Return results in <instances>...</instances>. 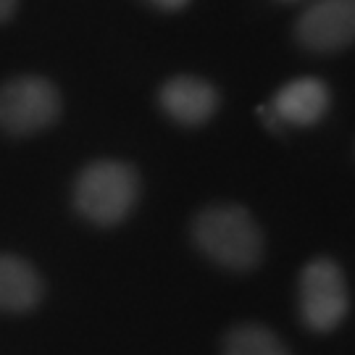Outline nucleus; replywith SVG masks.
<instances>
[{
	"instance_id": "obj_1",
	"label": "nucleus",
	"mask_w": 355,
	"mask_h": 355,
	"mask_svg": "<svg viewBox=\"0 0 355 355\" xmlns=\"http://www.w3.org/2000/svg\"><path fill=\"white\" fill-rule=\"evenodd\" d=\"M192 240L205 258L229 271H253L263 261V229L237 203L208 205L192 221Z\"/></svg>"
},
{
	"instance_id": "obj_2",
	"label": "nucleus",
	"mask_w": 355,
	"mask_h": 355,
	"mask_svg": "<svg viewBox=\"0 0 355 355\" xmlns=\"http://www.w3.org/2000/svg\"><path fill=\"white\" fill-rule=\"evenodd\" d=\"M140 200V174L135 166L103 158L82 168L74 184V205L98 227H116Z\"/></svg>"
},
{
	"instance_id": "obj_3",
	"label": "nucleus",
	"mask_w": 355,
	"mask_h": 355,
	"mask_svg": "<svg viewBox=\"0 0 355 355\" xmlns=\"http://www.w3.org/2000/svg\"><path fill=\"white\" fill-rule=\"evenodd\" d=\"M350 292L343 266L329 255H316L297 277V311L311 331H334L347 316Z\"/></svg>"
},
{
	"instance_id": "obj_4",
	"label": "nucleus",
	"mask_w": 355,
	"mask_h": 355,
	"mask_svg": "<svg viewBox=\"0 0 355 355\" xmlns=\"http://www.w3.org/2000/svg\"><path fill=\"white\" fill-rule=\"evenodd\" d=\"M61 116V95L42 76H16L0 85V129L11 135H35Z\"/></svg>"
},
{
	"instance_id": "obj_5",
	"label": "nucleus",
	"mask_w": 355,
	"mask_h": 355,
	"mask_svg": "<svg viewBox=\"0 0 355 355\" xmlns=\"http://www.w3.org/2000/svg\"><path fill=\"white\" fill-rule=\"evenodd\" d=\"M295 40L308 53H340L355 45V0H313L295 21Z\"/></svg>"
},
{
	"instance_id": "obj_6",
	"label": "nucleus",
	"mask_w": 355,
	"mask_h": 355,
	"mask_svg": "<svg viewBox=\"0 0 355 355\" xmlns=\"http://www.w3.org/2000/svg\"><path fill=\"white\" fill-rule=\"evenodd\" d=\"M158 103L168 119L182 127H203L218 111V89L203 76H171L158 92Z\"/></svg>"
},
{
	"instance_id": "obj_7",
	"label": "nucleus",
	"mask_w": 355,
	"mask_h": 355,
	"mask_svg": "<svg viewBox=\"0 0 355 355\" xmlns=\"http://www.w3.org/2000/svg\"><path fill=\"white\" fill-rule=\"evenodd\" d=\"M331 89L318 76H297L287 85H282L274 95L271 111L284 124L292 127H313L329 114Z\"/></svg>"
},
{
	"instance_id": "obj_8",
	"label": "nucleus",
	"mask_w": 355,
	"mask_h": 355,
	"mask_svg": "<svg viewBox=\"0 0 355 355\" xmlns=\"http://www.w3.org/2000/svg\"><path fill=\"white\" fill-rule=\"evenodd\" d=\"M42 277L19 255L0 253V311L24 313L42 300Z\"/></svg>"
},
{
	"instance_id": "obj_9",
	"label": "nucleus",
	"mask_w": 355,
	"mask_h": 355,
	"mask_svg": "<svg viewBox=\"0 0 355 355\" xmlns=\"http://www.w3.org/2000/svg\"><path fill=\"white\" fill-rule=\"evenodd\" d=\"M224 355H292V350L268 327L245 321L224 337Z\"/></svg>"
},
{
	"instance_id": "obj_10",
	"label": "nucleus",
	"mask_w": 355,
	"mask_h": 355,
	"mask_svg": "<svg viewBox=\"0 0 355 355\" xmlns=\"http://www.w3.org/2000/svg\"><path fill=\"white\" fill-rule=\"evenodd\" d=\"M150 6L155 8H161V11H179V8H184L190 0H148Z\"/></svg>"
},
{
	"instance_id": "obj_11",
	"label": "nucleus",
	"mask_w": 355,
	"mask_h": 355,
	"mask_svg": "<svg viewBox=\"0 0 355 355\" xmlns=\"http://www.w3.org/2000/svg\"><path fill=\"white\" fill-rule=\"evenodd\" d=\"M16 6H19V0H0V24L11 19L13 11H16Z\"/></svg>"
}]
</instances>
